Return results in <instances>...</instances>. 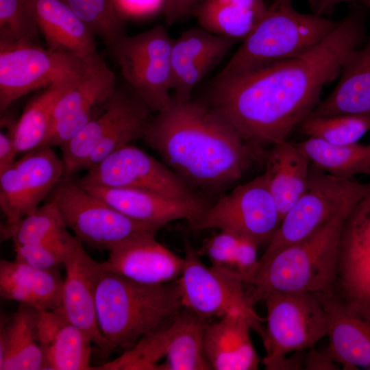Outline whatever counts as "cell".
<instances>
[{"label": "cell", "mask_w": 370, "mask_h": 370, "mask_svg": "<svg viewBox=\"0 0 370 370\" xmlns=\"http://www.w3.org/2000/svg\"><path fill=\"white\" fill-rule=\"evenodd\" d=\"M354 206L343 209L301 241L259 258L257 270L247 284L254 302L264 301L276 292H308L323 298L333 294L341 230Z\"/></svg>", "instance_id": "3957f363"}, {"label": "cell", "mask_w": 370, "mask_h": 370, "mask_svg": "<svg viewBox=\"0 0 370 370\" xmlns=\"http://www.w3.org/2000/svg\"><path fill=\"white\" fill-rule=\"evenodd\" d=\"M78 241L68 232L38 243L16 246L15 260L41 269H56L64 264Z\"/></svg>", "instance_id": "f35d334b"}, {"label": "cell", "mask_w": 370, "mask_h": 370, "mask_svg": "<svg viewBox=\"0 0 370 370\" xmlns=\"http://www.w3.org/2000/svg\"><path fill=\"white\" fill-rule=\"evenodd\" d=\"M109 251L101 267L133 281L151 285L176 281L184 259L158 242L155 234L134 238Z\"/></svg>", "instance_id": "d6986e66"}, {"label": "cell", "mask_w": 370, "mask_h": 370, "mask_svg": "<svg viewBox=\"0 0 370 370\" xmlns=\"http://www.w3.org/2000/svg\"><path fill=\"white\" fill-rule=\"evenodd\" d=\"M281 221L263 173L209 204L188 226L194 231L214 228L230 231L260 246L269 245Z\"/></svg>", "instance_id": "7c38bea8"}, {"label": "cell", "mask_w": 370, "mask_h": 370, "mask_svg": "<svg viewBox=\"0 0 370 370\" xmlns=\"http://www.w3.org/2000/svg\"><path fill=\"white\" fill-rule=\"evenodd\" d=\"M184 250V269L177 280L183 307L206 319L241 312L262 339L264 320L254 310L255 303L242 277L232 269L205 265L188 241Z\"/></svg>", "instance_id": "52a82bcc"}, {"label": "cell", "mask_w": 370, "mask_h": 370, "mask_svg": "<svg viewBox=\"0 0 370 370\" xmlns=\"http://www.w3.org/2000/svg\"><path fill=\"white\" fill-rule=\"evenodd\" d=\"M151 110L126 83H116L99 112L60 147L64 180L88 169L114 151L142 139Z\"/></svg>", "instance_id": "8992f818"}, {"label": "cell", "mask_w": 370, "mask_h": 370, "mask_svg": "<svg viewBox=\"0 0 370 370\" xmlns=\"http://www.w3.org/2000/svg\"><path fill=\"white\" fill-rule=\"evenodd\" d=\"M305 352L303 360L304 369L308 370H336L338 366L328 354L327 351L319 352L312 347Z\"/></svg>", "instance_id": "f6af8a7d"}, {"label": "cell", "mask_w": 370, "mask_h": 370, "mask_svg": "<svg viewBox=\"0 0 370 370\" xmlns=\"http://www.w3.org/2000/svg\"><path fill=\"white\" fill-rule=\"evenodd\" d=\"M370 260V190L355 205L342 227L338 269Z\"/></svg>", "instance_id": "836d02e7"}, {"label": "cell", "mask_w": 370, "mask_h": 370, "mask_svg": "<svg viewBox=\"0 0 370 370\" xmlns=\"http://www.w3.org/2000/svg\"><path fill=\"white\" fill-rule=\"evenodd\" d=\"M40 310L19 304L7 322L1 321L0 370L45 369L38 339Z\"/></svg>", "instance_id": "4316f807"}, {"label": "cell", "mask_w": 370, "mask_h": 370, "mask_svg": "<svg viewBox=\"0 0 370 370\" xmlns=\"http://www.w3.org/2000/svg\"><path fill=\"white\" fill-rule=\"evenodd\" d=\"M300 132L332 145L358 143L370 130V116L335 115L306 116L299 125Z\"/></svg>", "instance_id": "e575fe53"}, {"label": "cell", "mask_w": 370, "mask_h": 370, "mask_svg": "<svg viewBox=\"0 0 370 370\" xmlns=\"http://www.w3.org/2000/svg\"><path fill=\"white\" fill-rule=\"evenodd\" d=\"M330 357L345 369H370V319L334 293L323 298Z\"/></svg>", "instance_id": "7402d4cb"}, {"label": "cell", "mask_w": 370, "mask_h": 370, "mask_svg": "<svg viewBox=\"0 0 370 370\" xmlns=\"http://www.w3.org/2000/svg\"><path fill=\"white\" fill-rule=\"evenodd\" d=\"M86 171L75 180L80 186L137 188L188 202L206 200L165 164L132 144Z\"/></svg>", "instance_id": "5bb4252c"}, {"label": "cell", "mask_w": 370, "mask_h": 370, "mask_svg": "<svg viewBox=\"0 0 370 370\" xmlns=\"http://www.w3.org/2000/svg\"><path fill=\"white\" fill-rule=\"evenodd\" d=\"M296 144L312 164L336 178L350 180L360 174L370 176V144L338 145L311 137Z\"/></svg>", "instance_id": "1f68e13d"}, {"label": "cell", "mask_w": 370, "mask_h": 370, "mask_svg": "<svg viewBox=\"0 0 370 370\" xmlns=\"http://www.w3.org/2000/svg\"><path fill=\"white\" fill-rule=\"evenodd\" d=\"M370 190V183L341 180L311 163L304 191L284 215L260 259L306 238L343 209L354 206Z\"/></svg>", "instance_id": "9c48e42d"}, {"label": "cell", "mask_w": 370, "mask_h": 370, "mask_svg": "<svg viewBox=\"0 0 370 370\" xmlns=\"http://www.w3.org/2000/svg\"><path fill=\"white\" fill-rule=\"evenodd\" d=\"M101 262L85 251L79 240L64 263L61 306L66 319L85 332L104 356L113 350L102 335L97 317L95 289Z\"/></svg>", "instance_id": "e0dca14e"}, {"label": "cell", "mask_w": 370, "mask_h": 370, "mask_svg": "<svg viewBox=\"0 0 370 370\" xmlns=\"http://www.w3.org/2000/svg\"><path fill=\"white\" fill-rule=\"evenodd\" d=\"M39 34L27 0H0V45L38 43Z\"/></svg>", "instance_id": "74e56055"}, {"label": "cell", "mask_w": 370, "mask_h": 370, "mask_svg": "<svg viewBox=\"0 0 370 370\" xmlns=\"http://www.w3.org/2000/svg\"><path fill=\"white\" fill-rule=\"evenodd\" d=\"M342 2H356L370 8V0H310L314 14L322 16L330 14L334 8Z\"/></svg>", "instance_id": "bcb514c9"}, {"label": "cell", "mask_w": 370, "mask_h": 370, "mask_svg": "<svg viewBox=\"0 0 370 370\" xmlns=\"http://www.w3.org/2000/svg\"><path fill=\"white\" fill-rule=\"evenodd\" d=\"M171 321L144 335L119 358L96 369L159 370V362L164 358L166 354Z\"/></svg>", "instance_id": "8d00e7d4"}, {"label": "cell", "mask_w": 370, "mask_h": 370, "mask_svg": "<svg viewBox=\"0 0 370 370\" xmlns=\"http://www.w3.org/2000/svg\"><path fill=\"white\" fill-rule=\"evenodd\" d=\"M267 328L262 339L264 366L290 353L306 350L327 336L323 298L308 292H276L264 300Z\"/></svg>", "instance_id": "4fadbf2b"}, {"label": "cell", "mask_w": 370, "mask_h": 370, "mask_svg": "<svg viewBox=\"0 0 370 370\" xmlns=\"http://www.w3.org/2000/svg\"><path fill=\"white\" fill-rule=\"evenodd\" d=\"M47 201L60 210L68 229L90 247L110 251L140 236L156 234L157 227L136 221L91 194L74 180H62Z\"/></svg>", "instance_id": "ba28073f"}, {"label": "cell", "mask_w": 370, "mask_h": 370, "mask_svg": "<svg viewBox=\"0 0 370 370\" xmlns=\"http://www.w3.org/2000/svg\"><path fill=\"white\" fill-rule=\"evenodd\" d=\"M341 72L335 88L308 116H370V40L364 47L347 55Z\"/></svg>", "instance_id": "484cf974"}, {"label": "cell", "mask_w": 370, "mask_h": 370, "mask_svg": "<svg viewBox=\"0 0 370 370\" xmlns=\"http://www.w3.org/2000/svg\"><path fill=\"white\" fill-rule=\"evenodd\" d=\"M38 339L47 370H90L92 340L69 322L60 308L40 310Z\"/></svg>", "instance_id": "603a6c76"}, {"label": "cell", "mask_w": 370, "mask_h": 370, "mask_svg": "<svg viewBox=\"0 0 370 370\" xmlns=\"http://www.w3.org/2000/svg\"><path fill=\"white\" fill-rule=\"evenodd\" d=\"M265 175L281 220L306 186L311 162L296 143L287 140L267 151Z\"/></svg>", "instance_id": "83f0119b"}, {"label": "cell", "mask_w": 370, "mask_h": 370, "mask_svg": "<svg viewBox=\"0 0 370 370\" xmlns=\"http://www.w3.org/2000/svg\"><path fill=\"white\" fill-rule=\"evenodd\" d=\"M364 34L362 12H351L318 45L297 57L239 75L217 77L209 103L250 145L286 140L319 102Z\"/></svg>", "instance_id": "6da1fadb"}, {"label": "cell", "mask_w": 370, "mask_h": 370, "mask_svg": "<svg viewBox=\"0 0 370 370\" xmlns=\"http://www.w3.org/2000/svg\"><path fill=\"white\" fill-rule=\"evenodd\" d=\"M205 0H166L164 11L165 21L172 25L186 16L194 15Z\"/></svg>", "instance_id": "7bdbcfd3"}, {"label": "cell", "mask_w": 370, "mask_h": 370, "mask_svg": "<svg viewBox=\"0 0 370 370\" xmlns=\"http://www.w3.org/2000/svg\"><path fill=\"white\" fill-rule=\"evenodd\" d=\"M92 65L72 55L21 42L0 45V112L33 90L75 84Z\"/></svg>", "instance_id": "30bf717a"}, {"label": "cell", "mask_w": 370, "mask_h": 370, "mask_svg": "<svg viewBox=\"0 0 370 370\" xmlns=\"http://www.w3.org/2000/svg\"><path fill=\"white\" fill-rule=\"evenodd\" d=\"M1 123L7 125V130L0 132V172L10 166L15 162L18 153L13 138V127L15 123L1 119Z\"/></svg>", "instance_id": "ee69618b"}, {"label": "cell", "mask_w": 370, "mask_h": 370, "mask_svg": "<svg viewBox=\"0 0 370 370\" xmlns=\"http://www.w3.org/2000/svg\"><path fill=\"white\" fill-rule=\"evenodd\" d=\"M243 237L230 231L220 230L203 242L197 254L206 256L214 267L232 269Z\"/></svg>", "instance_id": "60d3db41"}, {"label": "cell", "mask_w": 370, "mask_h": 370, "mask_svg": "<svg viewBox=\"0 0 370 370\" xmlns=\"http://www.w3.org/2000/svg\"><path fill=\"white\" fill-rule=\"evenodd\" d=\"M57 269H41L1 259L0 295L40 310H56L61 306L64 280Z\"/></svg>", "instance_id": "d4e9b609"}, {"label": "cell", "mask_w": 370, "mask_h": 370, "mask_svg": "<svg viewBox=\"0 0 370 370\" xmlns=\"http://www.w3.org/2000/svg\"><path fill=\"white\" fill-rule=\"evenodd\" d=\"M173 40L158 25L134 36L125 35L109 49L125 83L152 112L172 102L171 53Z\"/></svg>", "instance_id": "8fae6325"}, {"label": "cell", "mask_w": 370, "mask_h": 370, "mask_svg": "<svg viewBox=\"0 0 370 370\" xmlns=\"http://www.w3.org/2000/svg\"><path fill=\"white\" fill-rule=\"evenodd\" d=\"M47 48L93 65L103 60L95 34L64 0H27Z\"/></svg>", "instance_id": "ffe728a7"}, {"label": "cell", "mask_w": 370, "mask_h": 370, "mask_svg": "<svg viewBox=\"0 0 370 370\" xmlns=\"http://www.w3.org/2000/svg\"><path fill=\"white\" fill-rule=\"evenodd\" d=\"M74 85L48 86L29 101L13 127V138L18 153L43 145L49 133L58 101Z\"/></svg>", "instance_id": "4dcf8cb0"}, {"label": "cell", "mask_w": 370, "mask_h": 370, "mask_svg": "<svg viewBox=\"0 0 370 370\" xmlns=\"http://www.w3.org/2000/svg\"><path fill=\"white\" fill-rule=\"evenodd\" d=\"M204 318L182 308L170 323L164 361L159 370H210L204 349V335L209 323Z\"/></svg>", "instance_id": "f1b7e54d"}, {"label": "cell", "mask_w": 370, "mask_h": 370, "mask_svg": "<svg viewBox=\"0 0 370 370\" xmlns=\"http://www.w3.org/2000/svg\"><path fill=\"white\" fill-rule=\"evenodd\" d=\"M82 187L130 219L159 230L176 220L189 223L210 204L206 200L184 201L137 188Z\"/></svg>", "instance_id": "44dd1931"}, {"label": "cell", "mask_w": 370, "mask_h": 370, "mask_svg": "<svg viewBox=\"0 0 370 370\" xmlns=\"http://www.w3.org/2000/svg\"><path fill=\"white\" fill-rule=\"evenodd\" d=\"M68 228L58 208L51 201L14 224L1 225L2 239H11L14 247L34 244L68 232Z\"/></svg>", "instance_id": "d6a6232c"}, {"label": "cell", "mask_w": 370, "mask_h": 370, "mask_svg": "<svg viewBox=\"0 0 370 370\" xmlns=\"http://www.w3.org/2000/svg\"><path fill=\"white\" fill-rule=\"evenodd\" d=\"M336 287L338 297L370 319V260L339 269Z\"/></svg>", "instance_id": "ab89813d"}, {"label": "cell", "mask_w": 370, "mask_h": 370, "mask_svg": "<svg viewBox=\"0 0 370 370\" xmlns=\"http://www.w3.org/2000/svg\"><path fill=\"white\" fill-rule=\"evenodd\" d=\"M64 1L108 49L125 35L126 21L121 15L115 0Z\"/></svg>", "instance_id": "d590c367"}, {"label": "cell", "mask_w": 370, "mask_h": 370, "mask_svg": "<svg viewBox=\"0 0 370 370\" xmlns=\"http://www.w3.org/2000/svg\"><path fill=\"white\" fill-rule=\"evenodd\" d=\"M64 173L62 158L47 146L24 153L0 172V207L6 223L14 224L35 211Z\"/></svg>", "instance_id": "9a60e30c"}, {"label": "cell", "mask_w": 370, "mask_h": 370, "mask_svg": "<svg viewBox=\"0 0 370 370\" xmlns=\"http://www.w3.org/2000/svg\"><path fill=\"white\" fill-rule=\"evenodd\" d=\"M294 0H273L217 77L242 75L308 51L339 22L297 11Z\"/></svg>", "instance_id": "5b68a950"}, {"label": "cell", "mask_w": 370, "mask_h": 370, "mask_svg": "<svg viewBox=\"0 0 370 370\" xmlns=\"http://www.w3.org/2000/svg\"><path fill=\"white\" fill-rule=\"evenodd\" d=\"M236 41L201 27L182 32L173 40L171 53L173 97L179 101L191 99L194 88Z\"/></svg>", "instance_id": "ac0fdd59"}, {"label": "cell", "mask_w": 370, "mask_h": 370, "mask_svg": "<svg viewBox=\"0 0 370 370\" xmlns=\"http://www.w3.org/2000/svg\"><path fill=\"white\" fill-rule=\"evenodd\" d=\"M116 83L104 59L92 65L58 101L42 146L60 147L74 137L99 112Z\"/></svg>", "instance_id": "2e32d148"}, {"label": "cell", "mask_w": 370, "mask_h": 370, "mask_svg": "<svg viewBox=\"0 0 370 370\" xmlns=\"http://www.w3.org/2000/svg\"><path fill=\"white\" fill-rule=\"evenodd\" d=\"M95 302L100 331L113 350L130 349L144 335L171 321L183 308L177 280L145 284L101 267Z\"/></svg>", "instance_id": "277c9868"}, {"label": "cell", "mask_w": 370, "mask_h": 370, "mask_svg": "<svg viewBox=\"0 0 370 370\" xmlns=\"http://www.w3.org/2000/svg\"><path fill=\"white\" fill-rule=\"evenodd\" d=\"M248 319L232 312L208 324L204 335V349L211 369L255 370L260 358L252 343Z\"/></svg>", "instance_id": "cb8c5ba5"}, {"label": "cell", "mask_w": 370, "mask_h": 370, "mask_svg": "<svg viewBox=\"0 0 370 370\" xmlns=\"http://www.w3.org/2000/svg\"><path fill=\"white\" fill-rule=\"evenodd\" d=\"M267 8L263 0H205L194 16L200 27L208 32L244 40Z\"/></svg>", "instance_id": "f546056e"}, {"label": "cell", "mask_w": 370, "mask_h": 370, "mask_svg": "<svg viewBox=\"0 0 370 370\" xmlns=\"http://www.w3.org/2000/svg\"><path fill=\"white\" fill-rule=\"evenodd\" d=\"M115 2L121 15L127 21L164 13L166 0H115Z\"/></svg>", "instance_id": "b9f144b4"}, {"label": "cell", "mask_w": 370, "mask_h": 370, "mask_svg": "<svg viewBox=\"0 0 370 370\" xmlns=\"http://www.w3.org/2000/svg\"><path fill=\"white\" fill-rule=\"evenodd\" d=\"M142 139L190 187L210 191L238 181L267 152L246 143L210 104L192 99L173 97L151 116Z\"/></svg>", "instance_id": "7a4b0ae2"}]
</instances>
